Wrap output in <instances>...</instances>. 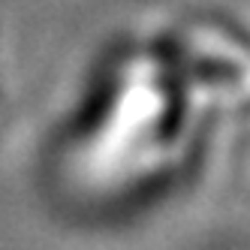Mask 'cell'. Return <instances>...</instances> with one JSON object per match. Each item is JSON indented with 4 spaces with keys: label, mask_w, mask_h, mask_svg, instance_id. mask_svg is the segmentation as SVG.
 <instances>
[{
    "label": "cell",
    "mask_w": 250,
    "mask_h": 250,
    "mask_svg": "<svg viewBox=\"0 0 250 250\" xmlns=\"http://www.w3.org/2000/svg\"><path fill=\"white\" fill-rule=\"evenodd\" d=\"M205 115L172 40L121 48L51 142L48 184L61 202L91 217L136 211L190 175Z\"/></svg>",
    "instance_id": "cell-1"
},
{
    "label": "cell",
    "mask_w": 250,
    "mask_h": 250,
    "mask_svg": "<svg viewBox=\"0 0 250 250\" xmlns=\"http://www.w3.org/2000/svg\"><path fill=\"white\" fill-rule=\"evenodd\" d=\"M172 48L208 112H250V40L220 24H184Z\"/></svg>",
    "instance_id": "cell-2"
}]
</instances>
